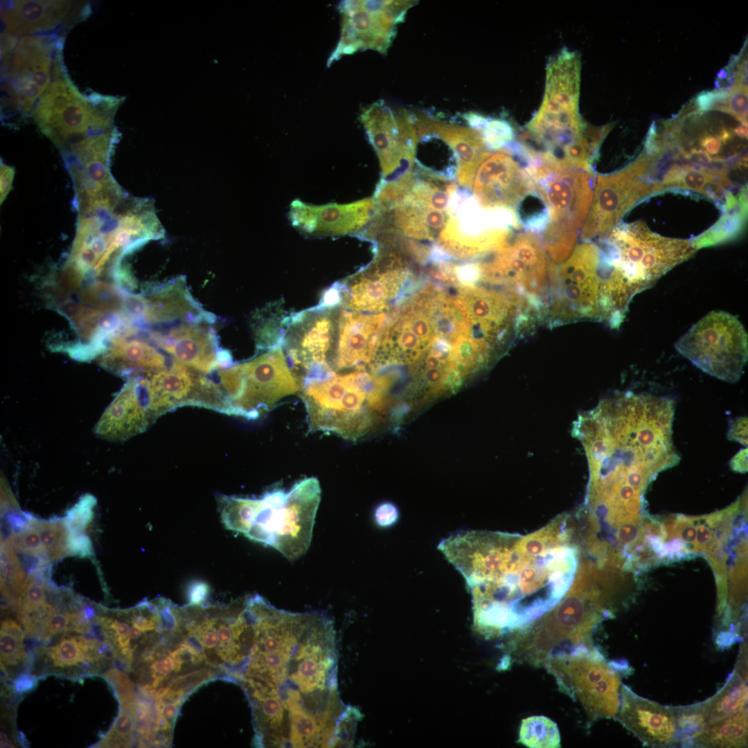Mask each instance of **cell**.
I'll return each mask as SVG.
<instances>
[{
  "label": "cell",
  "mask_w": 748,
  "mask_h": 748,
  "mask_svg": "<svg viewBox=\"0 0 748 748\" xmlns=\"http://www.w3.org/2000/svg\"><path fill=\"white\" fill-rule=\"evenodd\" d=\"M438 549L465 580L474 626L488 637L514 633L553 609L582 555L577 523L567 513L527 535L461 531Z\"/></svg>",
  "instance_id": "6da1fadb"
},
{
  "label": "cell",
  "mask_w": 748,
  "mask_h": 748,
  "mask_svg": "<svg viewBox=\"0 0 748 748\" xmlns=\"http://www.w3.org/2000/svg\"><path fill=\"white\" fill-rule=\"evenodd\" d=\"M674 413L673 399L625 391L578 414L571 432L588 462L578 511L586 524L607 535L639 525L647 487L680 460L673 440Z\"/></svg>",
  "instance_id": "7a4b0ae2"
},
{
  "label": "cell",
  "mask_w": 748,
  "mask_h": 748,
  "mask_svg": "<svg viewBox=\"0 0 748 748\" xmlns=\"http://www.w3.org/2000/svg\"><path fill=\"white\" fill-rule=\"evenodd\" d=\"M618 579L589 558H580L573 582L551 611L513 633V661L544 666L551 659L594 650L592 634L614 616L619 602Z\"/></svg>",
  "instance_id": "3957f363"
},
{
  "label": "cell",
  "mask_w": 748,
  "mask_h": 748,
  "mask_svg": "<svg viewBox=\"0 0 748 748\" xmlns=\"http://www.w3.org/2000/svg\"><path fill=\"white\" fill-rule=\"evenodd\" d=\"M320 500L321 488L314 477L303 479L288 490L271 488L258 497H217L226 529L271 546L290 560L308 550Z\"/></svg>",
  "instance_id": "277c9868"
},
{
  "label": "cell",
  "mask_w": 748,
  "mask_h": 748,
  "mask_svg": "<svg viewBox=\"0 0 748 748\" xmlns=\"http://www.w3.org/2000/svg\"><path fill=\"white\" fill-rule=\"evenodd\" d=\"M394 378L368 370L332 373L303 380L299 395L311 431L356 440L389 419L396 405L391 396Z\"/></svg>",
  "instance_id": "5b68a950"
},
{
  "label": "cell",
  "mask_w": 748,
  "mask_h": 748,
  "mask_svg": "<svg viewBox=\"0 0 748 748\" xmlns=\"http://www.w3.org/2000/svg\"><path fill=\"white\" fill-rule=\"evenodd\" d=\"M600 241L603 282L611 292L628 302L697 251L691 240L661 236L642 221L619 222Z\"/></svg>",
  "instance_id": "8992f818"
},
{
  "label": "cell",
  "mask_w": 748,
  "mask_h": 748,
  "mask_svg": "<svg viewBox=\"0 0 748 748\" xmlns=\"http://www.w3.org/2000/svg\"><path fill=\"white\" fill-rule=\"evenodd\" d=\"M458 186L454 181L413 168L379 188L369 224L411 240H436L448 220L449 199Z\"/></svg>",
  "instance_id": "52a82bcc"
},
{
  "label": "cell",
  "mask_w": 748,
  "mask_h": 748,
  "mask_svg": "<svg viewBox=\"0 0 748 748\" xmlns=\"http://www.w3.org/2000/svg\"><path fill=\"white\" fill-rule=\"evenodd\" d=\"M525 170L549 211L550 220L542 233V244L556 253L571 252L591 205L595 184L593 171L558 161L546 152H542L539 161Z\"/></svg>",
  "instance_id": "ba28073f"
},
{
  "label": "cell",
  "mask_w": 748,
  "mask_h": 748,
  "mask_svg": "<svg viewBox=\"0 0 748 748\" xmlns=\"http://www.w3.org/2000/svg\"><path fill=\"white\" fill-rule=\"evenodd\" d=\"M114 98L80 93L66 73L56 77L37 101L33 116L63 152L85 138L109 130Z\"/></svg>",
  "instance_id": "9c48e42d"
},
{
  "label": "cell",
  "mask_w": 748,
  "mask_h": 748,
  "mask_svg": "<svg viewBox=\"0 0 748 748\" xmlns=\"http://www.w3.org/2000/svg\"><path fill=\"white\" fill-rule=\"evenodd\" d=\"M662 128L660 137L668 158L732 172L747 169V123L733 127L689 114Z\"/></svg>",
  "instance_id": "30bf717a"
},
{
  "label": "cell",
  "mask_w": 748,
  "mask_h": 748,
  "mask_svg": "<svg viewBox=\"0 0 748 748\" xmlns=\"http://www.w3.org/2000/svg\"><path fill=\"white\" fill-rule=\"evenodd\" d=\"M448 220L435 244L451 258H482L500 248L519 227L515 212L483 207L472 190L458 187L451 195Z\"/></svg>",
  "instance_id": "8fae6325"
},
{
  "label": "cell",
  "mask_w": 748,
  "mask_h": 748,
  "mask_svg": "<svg viewBox=\"0 0 748 748\" xmlns=\"http://www.w3.org/2000/svg\"><path fill=\"white\" fill-rule=\"evenodd\" d=\"M440 287L428 283L398 302L386 320L371 372L412 364L438 336V307Z\"/></svg>",
  "instance_id": "7c38bea8"
},
{
  "label": "cell",
  "mask_w": 748,
  "mask_h": 748,
  "mask_svg": "<svg viewBox=\"0 0 748 748\" xmlns=\"http://www.w3.org/2000/svg\"><path fill=\"white\" fill-rule=\"evenodd\" d=\"M477 262L480 280L501 285L526 299L544 315L550 279V262L542 243L531 232L512 233L503 246Z\"/></svg>",
  "instance_id": "4fadbf2b"
},
{
  "label": "cell",
  "mask_w": 748,
  "mask_h": 748,
  "mask_svg": "<svg viewBox=\"0 0 748 748\" xmlns=\"http://www.w3.org/2000/svg\"><path fill=\"white\" fill-rule=\"evenodd\" d=\"M63 39L53 35L1 33L3 83L16 95L19 109L29 113L53 80L65 72Z\"/></svg>",
  "instance_id": "5bb4252c"
},
{
  "label": "cell",
  "mask_w": 748,
  "mask_h": 748,
  "mask_svg": "<svg viewBox=\"0 0 748 748\" xmlns=\"http://www.w3.org/2000/svg\"><path fill=\"white\" fill-rule=\"evenodd\" d=\"M675 348L704 372L735 383L747 360L748 338L737 317L711 311L682 335Z\"/></svg>",
  "instance_id": "9a60e30c"
},
{
  "label": "cell",
  "mask_w": 748,
  "mask_h": 748,
  "mask_svg": "<svg viewBox=\"0 0 748 748\" xmlns=\"http://www.w3.org/2000/svg\"><path fill=\"white\" fill-rule=\"evenodd\" d=\"M544 667L560 690L583 706L588 718H614L620 706L621 675L628 666L607 662L596 649L549 659Z\"/></svg>",
  "instance_id": "2e32d148"
},
{
  "label": "cell",
  "mask_w": 748,
  "mask_h": 748,
  "mask_svg": "<svg viewBox=\"0 0 748 748\" xmlns=\"http://www.w3.org/2000/svg\"><path fill=\"white\" fill-rule=\"evenodd\" d=\"M600 249L585 240L551 271L544 322L556 326L580 319L599 320Z\"/></svg>",
  "instance_id": "e0dca14e"
},
{
  "label": "cell",
  "mask_w": 748,
  "mask_h": 748,
  "mask_svg": "<svg viewBox=\"0 0 748 748\" xmlns=\"http://www.w3.org/2000/svg\"><path fill=\"white\" fill-rule=\"evenodd\" d=\"M407 256L400 244L375 242L371 262L337 283L340 305L356 312L382 313L398 303L412 276Z\"/></svg>",
  "instance_id": "ac0fdd59"
},
{
  "label": "cell",
  "mask_w": 748,
  "mask_h": 748,
  "mask_svg": "<svg viewBox=\"0 0 748 748\" xmlns=\"http://www.w3.org/2000/svg\"><path fill=\"white\" fill-rule=\"evenodd\" d=\"M656 170L655 159L643 151L623 169L598 175L581 238L590 241L606 238L631 208L654 195Z\"/></svg>",
  "instance_id": "d6986e66"
},
{
  "label": "cell",
  "mask_w": 748,
  "mask_h": 748,
  "mask_svg": "<svg viewBox=\"0 0 748 748\" xmlns=\"http://www.w3.org/2000/svg\"><path fill=\"white\" fill-rule=\"evenodd\" d=\"M341 308L319 305L290 316L281 347L299 384L333 373L330 363Z\"/></svg>",
  "instance_id": "ffe728a7"
},
{
  "label": "cell",
  "mask_w": 748,
  "mask_h": 748,
  "mask_svg": "<svg viewBox=\"0 0 748 748\" xmlns=\"http://www.w3.org/2000/svg\"><path fill=\"white\" fill-rule=\"evenodd\" d=\"M414 1H344L339 5L341 33L327 62L328 66L342 56L371 49L386 53Z\"/></svg>",
  "instance_id": "44dd1931"
},
{
  "label": "cell",
  "mask_w": 748,
  "mask_h": 748,
  "mask_svg": "<svg viewBox=\"0 0 748 748\" xmlns=\"http://www.w3.org/2000/svg\"><path fill=\"white\" fill-rule=\"evenodd\" d=\"M238 366L240 384L231 403V415L257 419L280 400L300 390L281 345Z\"/></svg>",
  "instance_id": "7402d4cb"
},
{
  "label": "cell",
  "mask_w": 748,
  "mask_h": 748,
  "mask_svg": "<svg viewBox=\"0 0 748 748\" xmlns=\"http://www.w3.org/2000/svg\"><path fill=\"white\" fill-rule=\"evenodd\" d=\"M360 121L378 157L381 180L396 179L413 168L418 142L414 118L380 100L362 110Z\"/></svg>",
  "instance_id": "603a6c76"
},
{
  "label": "cell",
  "mask_w": 748,
  "mask_h": 748,
  "mask_svg": "<svg viewBox=\"0 0 748 748\" xmlns=\"http://www.w3.org/2000/svg\"><path fill=\"white\" fill-rule=\"evenodd\" d=\"M141 377L154 421L182 406L214 411L218 407L220 390L215 380L174 359L167 368Z\"/></svg>",
  "instance_id": "cb8c5ba5"
},
{
  "label": "cell",
  "mask_w": 748,
  "mask_h": 748,
  "mask_svg": "<svg viewBox=\"0 0 748 748\" xmlns=\"http://www.w3.org/2000/svg\"><path fill=\"white\" fill-rule=\"evenodd\" d=\"M148 334V338L174 360L195 371L209 375L234 364L230 353L220 347L217 336L208 323H178Z\"/></svg>",
  "instance_id": "d4e9b609"
},
{
  "label": "cell",
  "mask_w": 748,
  "mask_h": 748,
  "mask_svg": "<svg viewBox=\"0 0 748 748\" xmlns=\"http://www.w3.org/2000/svg\"><path fill=\"white\" fill-rule=\"evenodd\" d=\"M406 391L412 405L453 393L469 377L455 342L438 336L410 367Z\"/></svg>",
  "instance_id": "484cf974"
},
{
  "label": "cell",
  "mask_w": 748,
  "mask_h": 748,
  "mask_svg": "<svg viewBox=\"0 0 748 748\" xmlns=\"http://www.w3.org/2000/svg\"><path fill=\"white\" fill-rule=\"evenodd\" d=\"M473 195L484 208L515 210L535 184L519 163L504 150L491 153L481 161L471 186Z\"/></svg>",
  "instance_id": "4316f807"
},
{
  "label": "cell",
  "mask_w": 748,
  "mask_h": 748,
  "mask_svg": "<svg viewBox=\"0 0 748 748\" xmlns=\"http://www.w3.org/2000/svg\"><path fill=\"white\" fill-rule=\"evenodd\" d=\"M375 211L374 199L366 198L348 204L312 205L294 200L288 211L291 225L307 237L354 235L371 221Z\"/></svg>",
  "instance_id": "83f0119b"
},
{
  "label": "cell",
  "mask_w": 748,
  "mask_h": 748,
  "mask_svg": "<svg viewBox=\"0 0 748 748\" xmlns=\"http://www.w3.org/2000/svg\"><path fill=\"white\" fill-rule=\"evenodd\" d=\"M387 318L386 312L366 313L341 308L331 371L368 370Z\"/></svg>",
  "instance_id": "f1b7e54d"
},
{
  "label": "cell",
  "mask_w": 748,
  "mask_h": 748,
  "mask_svg": "<svg viewBox=\"0 0 748 748\" xmlns=\"http://www.w3.org/2000/svg\"><path fill=\"white\" fill-rule=\"evenodd\" d=\"M616 719L645 746L667 747L677 744V727L670 707L639 696L627 686L620 688Z\"/></svg>",
  "instance_id": "f546056e"
},
{
  "label": "cell",
  "mask_w": 748,
  "mask_h": 748,
  "mask_svg": "<svg viewBox=\"0 0 748 748\" xmlns=\"http://www.w3.org/2000/svg\"><path fill=\"white\" fill-rule=\"evenodd\" d=\"M154 422L140 376L126 383L103 411L94 427L100 438L123 442L144 432Z\"/></svg>",
  "instance_id": "4dcf8cb0"
},
{
  "label": "cell",
  "mask_w": 748,
  "mask_h": 748,
  "mask_svg": "<svg viewBox=\"0 0 748 748\" xmlns=\"http://www.w3.org/2000/svg\"><path fill=\"white\" fill-rule=\"evenodd\" d=\"M144 301L142 326H170L182 323H213L215 317L205 310L191 294L184 278L148 287Z\"/></svg>",
  "instance_id": "1f68e13d"
},
{
  "label": "cell",
  "mask_w": 748,
  "mask_h": 748,
  "mask_svg": "<svg viewBox=\"0 0 748 748\" xmlns=\"http://www.w3.org/2000/svg\"><path fill=\"white\" fill-rule=\"evenodd\" d=\"M732 172L677 161L657 171L653 181L654 195L680 190L700 193L722 209L729 192L736 190Z\"/></svg>",
  "instance_id": "d6a6232c"
},
{
  "label": "cell",
  "mask_w": 748,
  "mask_h": 748,
  "mask_svg": "<svg viewBox=\"0 0 748 748\" xmlns=\"http://www.w3.org/2000/svg\"><path fill=\"white\" fill-rule=\"evenodd\" d=\"M414 122L417 133L435 134L453 149L458 159V184L471 190L477 168L489 152L481 134L470 127L425 116L415 117Z\"/></svg>",
  "instance_id": "836d02e7"
},
{
  "label": "cell",
  "mask_w": 748,
  "mask_h": 748,
  "mask_svg": "<svg viewBox=\"0 0 748 748\" xmlns=\"http://www.w3.org/2000/svg\"><path fill=\"white\" fill-rule=\"evenodd\" d=\"M3 33L23 36L53 30L74 13L69 1H1Z\"/></svg>",
  "instance_id": "e575fe53"
},
{
  "label": "cell",
  "mask_w": 748,
  "mask_h": 748,
  "mask_svg": "<svg viewBox=\"0 0 748 748\" xmlns=\"http://www.w3.org/2000/svg\"><path fill=\"white\" fill-rule=\"evenodd\" d=\"M580 60L576 53L563 50L546 68L545 92L538 111L558 114L578 112Z\"/></svg>",
  "instance_id": "d590c367"
},
{
  "label": "cell",
  "mask_w": 748,
  "mask_h": 748,
  "mask_svg": "<svg viewBox=\"0 0 748 748\" xmlns=\"http://www.w3.org/2000/svg\"><path fill=\"white\" fill-rule=\"evenodd\" d=\"M133 334L120 335L109 344L101 364L114 373L127 378L143 376L167 368L171 363L153 344Z\"/></svg>",
  "instance_id": "8d00e7d4"
},
{
  "label": "cell",
  "mask_w": 748,
  "mask_h": 748,
  "mask_svg": "<svg viewBox=\"0 0 748 748\" xmlns=\"http://www.w3.org/2000/svg\"><path fill=\"white\" fill-rule=\"evenodd\" d=\"M747 186L736 192H729L722 208V215L707 231L691 240L697 250L728 242L738 237L745 230L747 220Z\"/></svg>",
  "instance_id": "74e56055"
},
{
  "label": "cell",
  "mask_w": 748,
  "mask_h": 748,
  "mask_svg": "<svg viewBox=\"0 0 748 748\" xmlns=\"http://www.w3.org/2000/svg\"><path fill=\"white\" fill-rule=\"evenodd\" d=\"M747 680L734 670L715 695L700 703L705 727L747 709Z\"/></svg>",
  "instance_id": "f35d334b"
},
{
  "label": "cell",
  "mask_w": 748,
  "mask_h": 748,
  "mask_svg": "<svg viewBox=\"0 0 748 748\" xmlns=\"http://www.w3.org/2000/svg\"><path fill=\"white\" fill-rule=\"evenodd\" d=\"M747 709L704 728L693 740L697 747H745L747 746Z\"/></svg>",
  "instance_id": "ab89813d"
},
{
  "label": "cell",
  "mask_w": 748,
  "mask_h": 748,
  "mask_svg": "<svg viewBox=\"0 0 748 748\" xmlns=\"http://www.w3.org/2000/svg\"><path fill=\"white\" fill-rule=\"evenodd\" d=\"M290 316L285 315L280 302L257 310L251 324L257 349L267 350L281 345Z\"/></svg>",
  "instance_id": "60d3db41"
},
{
  "label": "cell",
  "mask_w": 748,
  "mask_h": 748,
  "mask_svg": "<svg viewBox=\"0 0 748 748\" xmlns=\"http://www.w3.org/2000/svg\"><path fill=\"white\" fill-rule=\"evenodd\" d=\"M519 742L528 747L555 748L560 745V736L556 724L547 717L535 715L522 720L519 729Z\"/></svg>",
  "instance_id": "b9f144b4"
},
{
  "label": "cell",
  "mask_w": 748,
  "mask_h": 748,
  "mask_svg": "<svg viewBox=\"0 0 748 748\" xmlns=\"http://www.w3.org/2000/svg\"><path fill=\"white\" fill-rule=\"evenodd\" d=\"M463 118L470 127L481 134L489 149L497 150L506 148L514 138L511 125L504 120L488 118L473 112L465 114Z\"/></svg>",
  "instance_id": "7bdbcfd3"
},
{
  "label": "cell",
  "mask_w": 748,
  "mask_h": 748,
  "mask_svg": "<svg viewBox=\"0 0 748 748\" xmlns=\"http://www.w3.org/2000/svg\"><path fill=\"white\" fill-rule=\"evenodd\" d=\"M24 634L20 625L12 618L3 620L1 625V662L5 666H17L27 657L24 643Z\"/></svg>",
  "instance_id": "ee69618b"
},
{
  "label": "cell",
  "mask_w": 748,
  "mask_h": 748,
  "mask_svg": "<svg viewBox=\"0 0 748 748\" xmlns=\"http://www.w3.org/2000/svg\"><path fill=\"white\" fill-rule=\"evenodd\" d=\"M38 532L50 561H55L69 553L67 548L69 531L64 522H31Z\"/></svg>",
  "instance_id": "f6af8a7d"
},
{
  "label": "cell",
  "mask_w": 748,
  "mask_h": 748,
  "mask_svg": "<svg viewBox=\"0 0 748 748\" xmlns=\"http://www.w3.org/2000/svg\"><path fill=\"white\" fill-rule=\"evenodd\" d=\"M46 652L53 665L60 668L78 665L85 661L89 662L79 636L64 639L58 644L48 648Z\"/></svg>",
  "instance_id": "bcb514c9"
},
{
  "label": "cell",
  "mask_w": 748,
  "mask_h": 748,
  "mask_svg": "<svg viewBox=\"0 0 748 748\" xmlns=\"http://www.w3.org/2000/svg\"><path fill=\"white\" fill-rule=\"evenodd\" d=\"M135 727V713L121 710L113 727L100 745L103 747H128Z\"/></svg>",
  "instance_id": "7dc6e473"
},
{
  "label": "cell",
  "mask_w": 748,
  "mask_h": 748,
  "mask_svg": "<svg viewBox=\"0 0 748 748\" xmlns=\"http://www.w3.org/2000/svg\"><path fill=\"white\" fill-rule=\"evenodd\" d=\"M103 675L113 686L121 703V710L134 712L136 697L133 684L127 675L114 668Z\"/></svg>",
  "instance_id": "c3c4849f"
},
{
  "label": "cell",
  "mask_w": 748,
  "mask_h": 748,
  "mask_svg": "<svg viewBox=\"0 0 748 748\" xmlns=\"http://www.w3.org/2000/svg\"><path fill=\"white\" fill-rule=\"evenodd\" d=\"M96 504L95 498L84 495L68 513L64 521L68 530L81 531L92 518V508Z\"/></svg>",
  "instance_id": "681fc988"
},
{
  "label": "cell",
  "mask_w": 748,
  "mask_h": 748,
  "mask_svg": "<svg viewBox=\"0 0 748 748\" xmlns=\"http://www.w3.org/2000/svg\"><path fill=\"white\" fill-rule=\"evenodd\" d=\"M728 114L744 123H747V91L745 87L736 88L729 96Z\"/></svg>",
  "instance_id": "f907efd6"
},
{
  "label": "cell",
  "mask_w": 748,
  "mask_h": 748,
  "mask_svg": "<svg viewBox=\"0 0 748 748\" xmlns=\"http://www.w3.org/2000/svg\"><path fill=\"white\" fill-rule=\"evenodd\" d=\"M67 548L69 553L79 555L91 554V542L89 538L79 531L68 530Z\"/></svg>",
  "instance_id": "816d5d0a"
},
{
  "label": "cell",
  "mask_w": 748,
  "mask_h": 748,
  "mask_svg": "<svg viewBox=\"0 0 748 748\" xmlns=\"http://www.w3.org/2000/svg\"><path fill=\"white\" fill-rule=\"evenodd\" d=\"M69 614L57 613L56 609L49 616L46 621L44 640H49L53 635L69 630Z\"/></svg>",
  "instance_id": "f5cc1de1"
},
{
  "label": "cell",
  "mask_w": 748,
  "mask_h": 748,
  "mask_svg": "<svg viewBox=\"0 0 748 748\" xmlns=\"http://www.w3.org/2000/svg\"><path fill=\"white\" fill-rule=\"evenodd\" d=\"M398 518V510L395 505L385 502L379 505L375 511V519L380 526H389Z\"/></svg>",
  "instance_id": "db71d44e"
},
{
  "label": "cell",
  "mask_w": 748,
  "mask_h": 748,
  "mask_svg": "<svg viewBox=\"0 0 748 748\" xmlns=\"http://www.w3.org/2000/svg\"><path fill=\"white\" fill-rule=\"evenodd\" d=\"M727 438L730 440L747 445V417H738L730 423Z\"/></svg>",
  "instance_id": "11a10c76"
},
{
  "label": "cell",
  "mask_w": 748,
  "mask_h": 748,
  "mask_svg": "<svg viewBox=\"0 0 748 748\" xmlns=\"http://www.w3.org/2000/svg\"><path fill=\"white\" fill-rule=\"evenodd\" d=\"M210 588L207 583L203 581L193 582L188 589V605H202L207 600L209 595Z\"/></svg>",
  "instance_id": "9f6ffc18"
},
{
  "label": "cell",
  "mask_w": 748,
  "mask_h": 748,
  "mask_svg": "<svg viewBox=\"0 0 748 748\" xmlns=\"http://www.w3.org/2000/svg\"><path fill=\"white\" fill-rule=\"evenodd\" d=\"M15 170L12 167L1 162L0 170V202L1 204L7 197L12 188Z\"/></svg>",
  "instance_id": "6f0895ef"
},
{
  "label": "cell",
  "mask_w": 748,
  "mask_h": 748,
  "mask_svg": "<svg viewBox=\"0 0 748 748\" xmlns=\"http://www.w3.org/2000/svg\"><path fill=\"white\" fill-rule=\"evenodd\" d=\"M730 467L737 472H746L747 471V448L740 449L736 454L729 462Z\"/></svg>",
  "instance_id": "680465c9"
},
{
  "label": "cell",
  "mask_w": 748,
  "mask_h": 748,
  "mask_svg": "<svg viewBox=\"0 0 748 748\" xmlns=\"http://www.w3.org/2000/svg\"><path fill=\"white\" fill-rule=\"evenodd\" d=\"M180 706L177 704H169L162 706L158 713L159 718H163L173 725Z\"/></svg>",
  "instance_id": "91938a15"
},
{
  "label": "cell",
  "mask_w": 748,
  "mask_h": 748,
  "mask_svg": "<svg viewBox=\"0 0 748 748\" xmlns=\"http://www.w3.org/2000/svg\"><path fill=\"white\" fill-rule=\"evenodd\" d=\"M35 679L28 674L19 676L15 682V689L19 693L30 690L35 685Z\"/></svg>",
  "instance_id": "94428289"
},
{
  "label": "cell",
  "mask_w": 748,
  "mask_h": 748,
  "mask_svg": "<svg viewBox=\"0 0 748 748\" xmlns=\"http://www.w3.org/2000/svg\"><path fill=\"white\" fill-rule=\"evenodd\" d=\"M8 521L15 531H19V532L24 531L29 526L24 519L14 513L8 515Z\"/></svg>",
  "instance_id": "6125c7cd"
},
{
  "label": "cell",
  "mask_w": 748,
  "mask_h": 748,
  "mask_svg": "<svg viewBox=\"0 0 748 748\" xmlns=\"http://www.w3.org/2000/svg\"><path fill=\"white\" fill-rule=\"evenodd\" d=\"M8 738L6 734L1 732V747H4L7 745Z\"/></svg>",
  "instance_id": "be15d7a7"
},
{
  "label": "cell",
  "mask_w": 748,
  "mask_h": 748,
  "mask_svg": "<svg viewBox=\"0 0 748 748\" xmlns=\"http://www.w3.org/2000/svg\"><path fill=\"white\" fill-rule=\"evenodd\" d=\"M114 196H115V195H114ZM114 196H113V197H114ZM107 198H109V197H107ZM105 199H106V198H105ZM99 200H100V199H99ZM97 201H98V200H97ZM87 205H89V204H87ZM85 206H87V205H85ZM79 207H80V206H79Z\"/></svg>",
  "instance_id": "e7e4bbea"
}]
</instances>
